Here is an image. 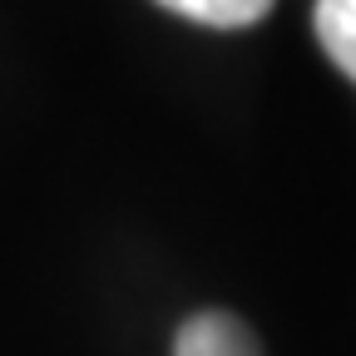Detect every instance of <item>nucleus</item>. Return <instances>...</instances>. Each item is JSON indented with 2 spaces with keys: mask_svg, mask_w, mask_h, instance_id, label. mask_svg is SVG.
Returning a JSON list of instances; mask_svg holds the SVG:
<instances>
[{
  "mask_svg": "<svg viewBox=\"0 0 356 356\" xmlns=\"http://www.w3.org/2000/svg\"><path fill=\"white\" fill-rule=\"evenodd\" d=\"M317 40L332 65L356 84V0H317Z\"/></svg>",
  "mask_w": 356,
  "mask_h": 356,
  "instance_id": "2",
  "label": "nucleus"
},
{
  "mask_svg": "<svg viewBox=\"0 0 356 356\" xmlns=\"http://www.w3.org/2000/svg\"><path fill=\"white\" fill-rule=\"evenodd\" d=\"M159 6L188 15L198 25H213V30H243L273 10V0H159Z\"/></svg>",
  "mask_w": 356,
  "mask_h": 356,
  "instance_id": "3",
  "label": "nucleus"
},
{
  "mask_svg": "<svg viewBox=\"0 0 356 356\" xmlns=\"http://www.w3.org/2000/svg\"><path fill=\"white\" fill-rule=\"evenodd\" d=\"M173 356H262V351L238 317H228V312H198V317H188L178 327Z\"/></svg>",
  "mask_w": 356,
  "mask_h": 356,
  "instance_id": "1",
  "label": "nucleus"
}]
</instances>
